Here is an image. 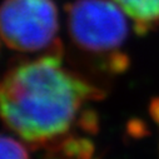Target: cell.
I'll list each match as a JSON object with an SVG mask.
<instances>
[{"mask_svg": "<svg viewBox=\"0 0 159 159\" xmlns=\"http://www.w3.org/2000/svg\"><path fill=\"white\" fill-rule=\"evenodd\" d=\"M95 89L63 65L61 49L21 61L0 78V116L29 143L65 134Z\"/></svg>", "mask_w": 159, "mask_h": 159, "instance_id": "6da1fadb", "label": "cell"}, {"mask_svg": "<svg viewBox=\"0 0 159 159\" xmlns=\"http://www.w3.org/2000/svg\"><path fill=\"white\" fill-rule=\"evenodd\" d=\"M127 14L113 0H74L66 7L73 43L87 53L113 55L128 36Z\"/></svg>", "mask_w": 159, "mask_h": 159, "instance_id": "7a4b0ae2", "label": "cell"}, {"mask_svg": "<svg viewBox=\"0 0 159 159\" xmlns=\"http://www.w3.org/2000/svg\"><path fill=\"white\" fill-rule=\"evenodd\" d=\"M58 9L53 0H4L0 5V36L19 52L61 49Z\"/></svg>", "mask_w": 159, "mask_h": 159, "instance_id": "3957f363", "label": "cell"}, {"mask_svg": "<svg viewBox=\"0 0 159 159\" xmlns=\"http://www.w3.org/2000/svg\"><path fill=\"white\" fill-rule=\"evenodd\" d=\"M133 20L135 30L144 34L159 25V0H113Z\"/></svg>", "mask_w": 159, "mask_h": 159, "instance_id": "277c9868", "label": "cell"}, {"mask_svg": "<svg viewBox=\"0 0 159 159\" xmlns=\"http://www.w3.org/2000/svg\"><path fill=\"white\" fill-rule=\"evenodd\" d=\"M0 159H29V157L18 140L0 137Z\"/></svg>", "mask_w": 159, "mask_h": 159, "instance_id": "5b68a950", "label": "cell"}]
</instances>
